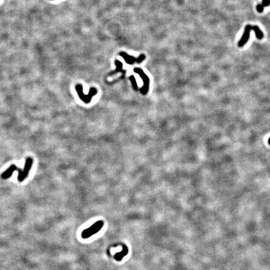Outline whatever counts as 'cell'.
Instances as JSON below:
<instances>
[{
	"mask_svg": "<svg viewBox=\"0 0 270 270\" xmlns=\"http://www.w3.org/2000/svg\"><path fill=\"white\" fill-rule=\"evenodd\" d=\"M103 224L104 223L102 221H98L96 223H94L91 226L84 230L81 233V237L83 239H87L89 238L94 234H96L98 231H100L102 227L103 226Z\"/></svg>",
	"mask_w": 270,
	"mask_h": 270,
	"instance_id": "obj_1",
	"label": "cell"
},
{
	"mask_svg": "<svg viewBox=\"0 0 270 270\" xmlns=\"http://www.w3.org/2000/svg\"><path fill=\"white\" fill-rule=\"evenodd\" d=\"M251 30L252 28L250 24H248V25H246V26L245 27L243 34L238 42V46L240 47L243 46L244 45L248 42L249 38L250 37V33Z\"/></svg>",
	"mask_w": 270,
	"mask_h": 270,
	"instance_id": "obj_2",
	"label": "cell"
},
{
	"mask_svg": "<svg viewBox=\"0 0 270 270\" xmlns=\"http://www.w3.org/2000/svg\"><path fill=\"white\" fill-rule=\"evenodd\" d=\"M134 72H136L137 73H138L139 75H140V76L142 78V79L143 80V81H144V82H145V88H144V90L145 89V87H146V91H148V84H149V79H148V78L147 77V76L145 74L144 72H143L141 69H139V68H135L134 69Z\"/></svg>",
	"mask_w": 270,
	"mask_h": 270,
	"instance_id": "obj_3",
	"label": "cell"
},
{
	"mask_svg": "<svg viewBox=\"0 0 270 270\" xmlns=\"http://www.w3.org/2000/svg\"><path fill=\"white\" fill-rule=\"evenodd\" d=\"M120 55L125 60V61H126V63H128V64H132V63H133L134 62V61H136V60H137L136 59H135L133 56L128 55L127 53H124V52L120 53Z\"/></svg>",
	"mask_w": 270,
	"mask_h": 270,
	"instance_id": "obj_4",
	"label": "cell"
},
{
	"mask_svg": "<svg viewBox=\"0 0 270 270\" xmlns=\"http://www.w3.org/2000/svg\"><path fill=\"white\" fill-rule=\"evenodd\" d=\"M251 28H252V30H253V31L255 32L256 38L260 40L262 39L264 35H263V32L261 31V30L260 29V28L256 25L251 26Z\"/></svg>",
	"mask_w": 270,
	"mask_h": 270,
	"instance_id": "obj_5",
	"label": "cell"
},
{
	"mask_svg": "<svg viewBox=\"0 0 270 270\" xmlns=\"http://www.w3.org/2000/svg\"><path fill=\"white\" fill-rule=\"evenodd\" d=\"M127 253H128L127 248H126L125 246H123V249L122 252L119 253H117L116 256H115V258L118 261H120L125 256H126V255H127Z\"/></svg>",
	"mask_w": 270,
	"mask_h": 270,
	"instance_id": "obj_6",
	"label": "cell"
},
{
	"mask_svg": "<svg viewBox=\"0 0 270 270\" xmlns=\"http://www.w3.org/2000/svg\"><path fill=\"white\" fill-rule=\"evenodd\" d=\"M256 9H257L258 12H259V13H262L264 10V6L262 4H258V5L256 6Z\"/></svg>",
	"mask_w": 270,
	"mask_h": 270,
	"instance_id": "obj_7",
	"label": "cell"
},
{
	"mask_svg": "<svg viewBox=\"0 0 270 270\" xmlns=\"http://www.w3.org/2000/svg\"><path fill=\"white\" fill-rule=\"evenodd\" d=\"M262 5L264 7H268L270 5V0H263Z\"/></svg>",
	"mask_w": 270,
	"mask_h": 270,
	"instance_id": "obj_8",
	"label": "cell"
},
{
	"mask_svg": "<svg viewBox=\"0 0 270 270\" xmlns=\"http://www.w3.org/2000/svg\"><path fill=\"white\" fill-rule=\"evenodd\" d=\"M145 58V56L144 55H140V56L139 57L138 59L137 60V62H138V63H140V62H141V61H142L143 60H144Z\"/></svg>",
	"mask_w": 270,
	"mask_h": 270,
	"instance_id": "obj_9",
	"label": "cell"
},
{
	"mask_svg": "<svg viewBox=\"0 0 270 270\" xmlns=\"http://www.w3.org/2000/svg\"><path fill=\"white\" fill-rule=\"evenodd\" d=\"M269 144H270V138H269Z\"/></svg>",
	"mask_w": 270,
	"mask_h": 270,
	"instance_id": "obj_10",
	"label": "cell"
}]
</instances>
